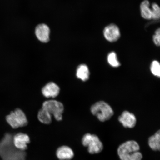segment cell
<instances>
[{"label":"cell","instance_id":"cell-1","mask_svg":"<svg viewBox=\"0 0 160 160\" xmlns=\"http://www.w3.org/2000/svg\"><path fill=\"white\" fill-rule=\"evenodd\" d=\"M140 149V146L137 141L129 140L119 146L117 153L121 160H141L143 155Z\"/></svg>","mask_w":160,"mask_h":160},{"label":"cell","instance_id":"cell-2","mask_svg":"<svg viewBox=\"0 0 160 160\" xmlns=\"http://www.w3.org/2000/svg\"><path fill=\"white\" fill-rule=\"evenodd\" d=\"M91 111L92 113L102 122L109 120L114 114L113 110L111 106L103 101L97 102L92 105Z\"/></svg>","mask_w":160,"mask_h":160},{"label":"cell","instance_id":"cell-3","mask_svg":"<svg viewBox=\"0 0 160 160\" xmlns=\"http://www.w3.org/2000/svg\"><path fill=\"white\" fill-rule=\"evenodd\" d=\"M82 143L84 147H88V151L91 154L100 153L103 149V143L95 134H85L82 139Z\"/></svg>","mask_w":160,"mask_h":160},{"label":"cell","instance_id":"cell-4","mask_svg":"<svg viewBox=\"0 0 160 160\" xmlns=\"http://www.w3.org/2000/svg\"><path fill=\"white\" fill-rule=\"evenodd\" d=\"M6 119L8 123L13 129L25 127L28 123L25 113L19 108L11 112L6 117Z\"/></svg>","mask_w":160,"mask_h":160},{"label":"cell","instance_id":"cell-5","mask_svg":"<svg viewBox=\"0 0 160 160\" xmlns=\"http://www.w3.org/2000/svg\"><path fill=\"white\" fill-rule=\"evenodd\" d=\"M42 108L47 110L51 115H53L57 121H61L62 119L64 107L61 102L54 100H49L44 102Z\"/></svg>","mask_w":160,"mask_h":160},{"label":"cell","instance_id":"cell-6","mask_svg":"<svg viewBox=\"0 0 160 160\" xmlns=\"http://www.w3.org/2000/svg\"><path fill=\"white\" fill-rule=\"evenodd\" d=\"M104 37L110 42H117L121 37L119 28L115 23H111L106 26L103 31Z\"/></svg>","mask_w":160,"mask_h":160},{"label":"cell","instance_id":"cell-7","mask_svg":"<svg viewBox=\"0 0 160 160\" xmlns=\"http://www.w3.org/2000/svg\"><path fill=\"white\" fill-rule=\"evenodd\" d=\"M118 120L123 127L132 128L137 123V120L133 113L128 111H124L118 118Z\"/></svg>","mask_w":160,"mask_h":160},{"label":"cell","instance_id":"cell-8","mask_svg":"<svg viewBox=\"0 0 160 160\" xmlns=\"http://www.w3.org/2000/svg\"><path fill=\"white\" fill-rule=\"evenodd\" d=\"M13 142L16 148L24 151L27 149L30 139L28 135L26 134L19 133L14 136Z\"/></svg>","mask_w":160,"mask_h":160},{"label":"cell","instance_id":"cell-9","mask_svg":"<svg viewBox=\"0 0 160 160\" xmlns=\"http://www.w3.org/2000/svg\"><path fill=\"white\" fill-rule=\"evenodd\" d=\"M49 28L45 24L38 25L35 29V34L38 39L43 43H47L50 40Z\"/></svg>","mask_w":160,"mask_h":160},{"label":"cell","instance_id":"cell-10","mask_svg":"<svg viewBox=\"0 0 160 160\" xmlns=\"http://www.w3.org/2000/svg\"><path fill=\"white\" fill-rule=\"evenodd\" d=\"M60 88L57 84L50 82L46 84L42 89L43 95L47 98H55L59 95Z\"/></svg>","mask_w":160,"mask_h":160},{"label":"cell","instance_id":"cell-11","mask_svg":"<svg viewBox=\"0 0 160 160\" xmlns=\"http://www.w3.org/2000/svg\"><path fill=\"white\" fill-rule=\"evenodd\" d=\"M56 155L60 160H70L74 156L73 150L67 146H63L58 149Z\"/></svg>","mask_w":160,"mask_h":160},{"label":"cell","instance_id":"cell-12","mask_svg":"<svg viewBox=\"0 0 160 160\" xmlns=\"http://www.w3.org/2000/svg\"><path fill=\"white\" fill-rule=\"evenodd\" d=\"M140 13L143 19L150 20L152 19V9L149 0H144L140 5Z\"/></svg>","mask_w":160,"mask_h":160},{"label":"cell","instance_id":"cell-13","mask_svg":"<svg viewBox=\"0 0 160 160\" xmlns=\"http://www.w3.org/2000/svg\"><path fill=\"white\" fill-rule=\"evenodd\" d=\"M89 69L87 65L82 64L78 67L76 72V76L78 78L81 80L82 81H86L89 79Z\"/></svg>","mask_w":160,"mask_h":160},{"label":"cell","instance_id":"cell-14","mask_svg":"<svg viewBox=\"0 0 160 160\" xmlns=\"http://www.w3.org/2000/svg\"><path fill=\"white\" fill-rule=\"evenodd\" d=\"M148 145L154 151H159L160 149V131L158 130L154 135L151 136L148 139Z\"/></svg>","mask_w":160,"mask_h":160},{"label":"cell","instance_id":"cell-15","mask_svg":"<svg viewBox=\"0 0 160 160\" xmlns=\"http://www.w3.org/2000/svg\"><path fill=\"white\" fill-rule=\"evenodd\" d=\"M38 119L42 123L49 124L52 122V115L48 112L42 108L38 113Z\"/></svg>","mask_w":160,"mask_h":160},{"label":"cell","instance_id":"cell-16","mask_svg":"<svg viewBox=\"0 0 160 160\" xmlns=\"http://www.w3.org/2000/svg\"><path fill=\"white\" fill-rule=\"evenodd\" d=\"M107 60L109 64L114 68L119 67L121 65L118 61L117 55L114 52H111L108 56Z\"/></svg>","mask_w":160,"mask_h":160},{"label":"cell","instance_id":"cell-17","mask_svg":"<svg viewBox=\"0 0 160 160\" xmlns=\"http://www.w3.org/2000/svg\"><path fill=\"white\" fill-rule=\"evenodd\" d=\"M152 19L158 21L160 18V8L157 3H153L151 5Z\"/></svg>","mask_w":160,"mask_h":160},{"label":"cell","instance_id":"cell-18","mask_svg":"<svg viewBox=\"0 0 160 160\" xmlns=\"http://www.w3.org/2000/svg\"><path fill=\"white\" fill-rule=\"evenodd\" d=\"M151 72L154 75L160 77V65L158 62L157 61L152 62L151 66Z\"/></svg>","mask_w":160,"mask_h":160},{"label":"cell","instance_id":"cell-19","mask_svg":"<svg viewBox=\"0 0 160 160\" xmlns=\"http://www.w3.org/2000/svg\"><path fill=\"white\" fill-rule=\"evenodd\" d=\"M153 41L155 45L159 47L160 45V29L159 28L156 30L153 36Z\"/></svg>","mask_w":160,"mask_h":160}]
</instances>
